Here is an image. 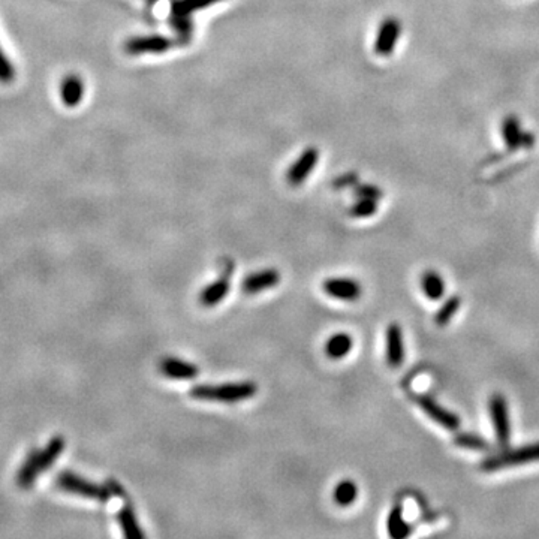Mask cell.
I'll return each mask as SVG.
<instances>
[{
  "label": "cell",
  "mask_w": 539,
  "mask_h": 539,
  "mask_svg": "<svg viewBox=\"0 0 539 539\" xmlns=\"http://www.w3.org/2000/svg\"><path fill=\"white\" fill-rule=\"evenodd\" d=\"M65 451V439L62 436H55L48 442L44 449L32 451L23 463L21 469L17 475V482L21 489H29L35 484L39 475L48 471L54 461L60 457Z\"/></svg>",
  "instance_id": "cell-1"
},
{
  "label": "cell",
  "mask_w": 539,
  "mask_h": 539,
  "mask_svg": "<svg viewBox=\"0 0 539 539\" xmlns=\"http://www.w3.org/2000/svg\"><path fill=\"white\" fill-rule=\"evenodd\" d=\"M258 387L255 382H240V384L223 385H196L191 390V395L196 400L219 402V403H238L257 394Z\"/></svg>",
  "instance_id": "cell-2"
},
{
  "label": "cell",
  "mask_w": 539,
  "mask_h": 539,
  "mask_svg": "<svg viewBox=\"0 0 539 539\" xmlns=\"http://www.w3.org/2000/svg\"><path fill=\"white\" fill-rule=\"evenodd\" d=\"M55 484H58L63 491L70 493V494H77L81 496V498H87L99 502H107L111 499V490L107 486H99L95 484V482L81 478L80 475L74 472H62L58 475V479H55Z\"/></svg>",
  "instance_id": "cell-3"
},
{
  "label": "cell",
  "mask_w": 539,
  "mask_h": 539,
  "mask_svg": "<svg viewBox=\"0 0 539 539\" xmlns=\"http://www.w3.org/2000/svg\"><path fill=\"white\" fill-rule=\"evenodd\" d=\"M532 461H539V442L528 445V447L511 449V451L498 454V456L487 457L481 463V471L496 472V471L505 469V467L518 466V464L532 463Z\"/></svg>",
  "instance_id": "cell-4"
},
{
  "label": "cell",
  "mask_w": 539,
  "mask_h": 539,
  "mask_svg": "<svg viewBox=\"0 0 539 539\" xmlns=\"http://www.w3.org/2000/svg\"><path fill=\"white\" fill-rule=\"evenodd\" d=\"M414 402L418 405V407L422 410V412L427 415L432 421L436 424L442 425L444 429L449 432H456L460 427V418L451 410L445 409L444 406L439 405L434 399H432L427 394H414L412 395Z\"/></svg>",
  "instance_id": "cell-5"
},
{
  "label": "cell",
  "mask_w": 539,
  "mask_h": 539,
  "mask_svg": "<svg viewBox=\"0 0 539 539\" xmlns=\"http://www.w3.org/2000/svg\"><path fill=\"white\" fill-rule=\"evenodd\" d=\"M489 410H490V417L494 425L496 439H498L501 447H506L511 439V422H509L508 403L505 397L499 393L493 394L489 402Z\"/></svg>",
  "instance_id": "cell-6"
},
{
  "label": "cell",
  "mask_w": 539,
  "mask_h": 539,
  "mask_svg": "<svg viewBox=\"0 0 539 539\" xmlns=\"http://www.w3.org/2000/svg\"><path fill=\"white\" fill-rule=\"evenodd\" d=\"M402 33V24L397 18H385L380 23V27L378 31V36L375 41V51L379 55H387L393 54L397 42H399Z\"/></svg>",
  "instance_id": "cell-7"
},
{
  "label": "cell",
  "mask_w": 539,
  "mask_h": 539,
  "mask_svg": "<svg viewBox=\"0 0 539 539\" xmlns=\"http://www.w3.org/2000/svg\"><path fill=\"white\" fill-rule=\"evenodd\" d=\"M502 137L508 150L516 151L521 147L530 149L535 143V137L530 132H524L516 116H508L502 122Z\"/></svg>",
  "instance_id": "cell-8"
},
{
  "label": "cell",
  "mask_w": 539,
  "mask_h": 539,
  "mask_svg": "<svg viewBox=\"0 0 539 539\" xmlns=\"http://www.w3.org/2000/svg\"><path fill=\"white\" fill-rule=\"evenodd\" d=\"M322 289L325 294L333 297V299L342 301H356L363 294L361 285L357 280L343 277L327 279L322 283Z\"/></svg>",
  "instance_id": "cell-9"
},
{
  "label": "cell",
  "mask_w": 539,
  "mask_h": 539,
  "mask_svg": "<svg viewBox=\"0 0 539 539\" xmlns=\"http://www.w3.org/2000/svg\"><path fill=\"white\" fill-rule=\"evenodd\" d=\"M387 363L390 367L397 368L405 361V346H403V333L399 324H391L387 329Z\"/></svg>",
  "instance_id": "cell-10"
},
{
  "label": "cell",
  "mask_w": 539,
  "mask_h": 539,
  "mask_svg": "<svg viewBox=\"0 0 539 539\" xmlns=\"http://www.w3.org/2000/svg\"><path fill=\"white\" fill-rule=\"evenodd\" d=\"M161 372L169 379L189 380V379H195L198 376V373H200V368H198L192 363H186V361L174 358V357H166L161 361Z\"/></svg>",
  "instance_id": "cell-11"
},
{
  "label": "cell",
  "mask_w": 539,
  "mask_h": 539,
  "mask_svg": "<svg viewBox=\"0 0 539 539\" xmlns=\"http://www.w3.org/2000/svg\"><path fill=\"white\" fill-rule=\"evenodd\" d=\"M280 282V273L274 268L261 270L258 273L249 274L243 282V289L246 294H258L261 291L276 287Z\"/></svg>",
  "instance_id": "cell-12"
},
{
  "label": "cell",
  "mask_w": 539,
  "mask_h": 539,
  "mask_svg": "<svg viewBox=\"0 0 539 539\" xmlns=\"http://www.w3.org/2000/svg\"><path fill=\"white\" fill-rule=\"evenodd\" d=\"M231 282L230 274L225 273L219 280H215L210 285H207L201 294H200V303L206 307H213L219 304L226 295L230 294Z\"/></svg>",
  "instance_id": "cell-13"
},
{
  "label": "cell",
  "mask_w": 539,
  "mask_h": 539,
  "mask_svg": "<svg viewBox=\"0 0 539 539\" xmlns=\"http://www.w3.org/2000/svg\"><path fill=\"white\" fill-rule=\"evenodd\" d=\"M82 93H84V86L80 77L69 75L62 81L60 96L65 105L68 107L78 105L82 99Z\"/></svg>",
  "instance_id": "cell-14"
},
{
  "label": "cell",
  "mask_w": 539,
  "mask_h": 539,
  "mask_svg": "<svg viewBox=\"0 0 539 539\" xmlns=\"http://www.w3.org/2000/svg\"><path fill=\"white\" fill-rule=\"evenodd\" d=\"M117 521H119L120 528L123 530V535L127 539H143L146 536L144 532L141 530V528H139L134 509L129 505H126L124 508H122L119 511Z\"/></svg>",
  "instance_id": "cell-15"
},
{
  "label": "cell",
  "mask_w": 539,
  "mask_h": 539,
  "mask_svg": "<svg viewBox=\"0 0 539 539\" xmlns=\"http://www.w3.org/2000/svg\"><path fill=\"white\" fill-rule=\"evenodd\" d=\"M387 529L388 535L394 539H403L412 532V526L403 518V508L400 505H397L391 509L387 521Z\"/></svg>",
  "instance_id": "cell-16"
},
{
  "label": "cell",
  "mask_w": 539,
  "mask_h": 539,
  "mask_svg": "<svg viewBox=\"0 0 539 539\" xmlns=\"http://www.w3.org/2000/svg\"><path fill=\"white\" fill-rule=\"evenodd\" d=\"M421 287L422 291L432 301L441 300L445 294V280L439 276L436 272H425L421 277Z\"/></svg>",
  "instance_id": "cell-17"
},
{
  "label": "cell",
  "mask_w": 539,
  "mask_h": 539,
  "mask_svg": "<svg viewBox=\"0 0 539 539\" xmlns=\"http://www.w3.org/2000/svg\"><path fill=\"white\" fill-rule=\"evenodd\" d=\"M352 337L346 333H337L329 338L327 345H325V352L333 360H340L346 357L352 349Z\"/></svg>",
  "instance_id": "cell-18"
},
{
  "label": "cell",
  "mask_w": 539,
  "mask_h": 539,
  "mask_svg": "<svg viewBox=\"0 0 539 539\" xmlns=\"http://www.w3.org/2000/svg\"><path fill=\"white\" fill-rule=\"evenodd\" d=\"M358 496V487L356 482H352L349 479L338 482L334 489L333 493V499L338 506H349L353 502H356Z\"/></svg>",
  "instance_id": "cell-19"
},
{
  "label": "cell",
  "mask_w": 539,
  "mask_h": 539,
  "mask_svg": "<svg viewBox=\"0 0 539 539\" xmlns=\"http://www.w3.org/2000/svg\"><path fill=\"white\" fill-rule=\"evenodd\" d=\"M460 304H461V300L459 295H452L448 300L444 301V304L437 310V314L434 316V321L439 327H445V325L454 318V315L459 311Z\"/></svg>",
  "instance_id": "cell-20"
},
{
  "label": "cell",
  "mask_w": 539,
  "mask_h": 539,
  "mask_svg": "<svg viewBox=\"0 0 539 539\" xmlns=\"http://www.w3.org/2000/svg\"><path fill=\"white\" fill-rule=\"evenodd\" d=\"M454 444L460 448L474 449V451H487L490 448V444L484 437L472 434V433H459L454 437Z\"/></svg>",
  "instance_id": "cell-21"
},
{
  "label": "cell",
  "mask_w": 539,
  "mask_h": 539,
  "mask_svg": "<svg viewBox=\"0 0 539 539\" xmlns=\"http://www.w3.org/2000/svg\"><path fill=\"white\" fill-rule=\"evenodd\" d=\"M16 66H14L12 60L9 59V55L5 53L2 46H0V82L9 84L16 80Z\"/></svg>",
  "instance_id": "cell-22"
},
{
  "label": "cell",
  "mask_w": 539,
  "mask_h": 539,
  "mask_svg": "<svg viewBox=\"0 0 539 539\" xmlns=\"http://www.w3.org/2000/svg\"><path fill=\"white\" fill-rule=\"evenodd\" d=\"M378 210V204L375 200H368V198H361L358 203L353 204L351 208V215L353 218H368L375 215Z\"/></svg>",
  "instance_id": "cell-23"
},
{
  "label": "cell",
  "mask_w": 539,
  "mask_h": 539,
  "mask_svg": "<svg viewBox=\"0 0 539 539\" xmlns=\"http://www.w3.org/2000/svg\"><path fill=\"white\" fill-rule=\"evenodd\" d=\"M357 195L360 198H368V200L378 201L379 198H382V191L376 186H372V184H364V186H360L357 189Z\"/></svg>",
  "instance_id": "cell-24"
}]
</instances>
